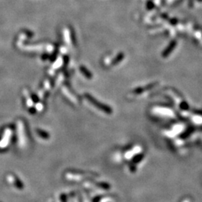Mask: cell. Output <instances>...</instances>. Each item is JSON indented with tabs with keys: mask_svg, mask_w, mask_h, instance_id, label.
I'll list each match as a JSON object with an SVG mask.
<instances>
[{
	"mask_svg": "<svg viewBox=\"0 0 202 202\" xmlns=\"http://www.w3.org/2000/svg\"><path fill=\"white\" fill-rule=\"evenodd\" d=\"M85 96H86V98H87V99L89 100V101H90L92 104L94 105L96 107H97L98 109H100V110L103 111V112H105L106 113H107V114H111L112 112V109H111L109 106H106V105H105V104H103V103H99V101L95 99L94 97H93L92 96H91L90 94H85Z\"/></svg>",
	"mask_w": 202,
	"mask_h": 202,
	"instance_id": "6da1fadb",
	"label": "cell"
},
{
	"mask_svg": "<svg viewBox=\"0 0 202 202\" xmlns=\"http://www.w3.org/2000/svg\"><path fill=\"white\" fill-rule=\"evenodd\" d=\"M37 132H38V135H39L41 137H42L43 139H49V134H48L47 133H46L45 131H43V130H41V129H38Z\"/></svg>",
	"mask_w": 202,
	"mask_h": 202,
	"instance_id": "7a4b0ae2",
	"label": "cell"
},
{
	"mask_svg": "<svg viewBox=\"0 0 202 202\" xmlns=\"http://www.w3.org/2000/svg\"><path fill=\"white\" fill-rule=\"evenodd\" d=\"M80 69H81V70H82V73H83L84 74H85V76H86V77H88V78H89V79H91V77H92V75L90 73H89V72L87 70L85 69V68H84L83 67H81Z\"/></svg>",
	"mask_w": 202,
	"mask_h": 202,
	"instance_id": "3957f363",
	"label": "cell"
},
{
	"mask_svg": "<svg viewBox=\"0 0 202 202\" xmlns=\"http://www.w3.org/2000/svg\"><path fill=\"white\" fill-rule=\"evenodd\" d=\"M142 158H143V156H142V154L137 155V156H136V157H134V158H133V163H139V162L141 160H142Z\"/></svg>",
	"mask_w": 202,
	"mask_h": 202,
	"instance_id": "277c9868",
	"label": "cell"
},
{
	"mask_svg": "<svg viewBox=\"0 0 202 202\" xmlns=\"http://www.w3.org/2000/svg\"><path fill=\"white\" fill-rule=\"evenodd\" d=\"M99 185H100V186H101L102 188H104V189H109L110 188V186H109V184H107V183H100Z\"/></svg>",
	"mask_w": 202,
	"mask_h": 202,
	"instance_id": "5b68a950",
	"label": "cell"
}]
</instances>
